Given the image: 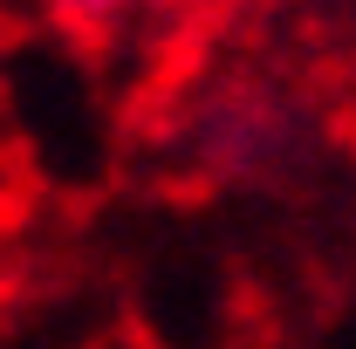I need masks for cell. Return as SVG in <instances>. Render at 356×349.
Returning <instances> with one entry per match:
<instances>
[{
    "mask_svg": "<svg viewBox=\"0 0 356 349\" xmlns=\"http://www.w3.org/2000/svg\"><path fill=\"white\" fill-rule=\"evenodd\" d=\"M42 7L69 28V35H89V42H96V35H117L137 7H151V0H42Z\"/></svg>",
    "mask_w": 356,
    "mask_h": 349,
    "instance_id": "6da1fadb",
    "label": "cell"
}]
</instances>
